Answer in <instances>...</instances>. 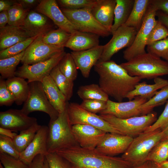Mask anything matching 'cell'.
Returning a JSON list of instances; mask_svg holds the SVG:
<instances>
[{"label":"cell","instance_id":"bcb514c9","mask_svg":"<svg viewBox=\"0 0 168 168\" xmlns=\"http://www.w3.org/2000/svg\"><path fill=\"white\" fill-rule=\"evenodd\" d=\"M107 101L95 100H83L80 104L85 110L91 113L96 114L100 113L106 107Z\"/></svg>","mask_w":168,"mask_h":168},{"label":"cell","instance_id":"6da1fadb","mask_svg":"<svg viewBox=\"0 0 168 168\" xmlns=\"http://www.w3.org/2000/svg\"><path fill=\"white\" fill-rule=\"evenodd\" d=\"M99 76V85L109 96L121 102L141 79L130 76L120 65L110 60L98 61L94 66Z\"/></svg>","mask_w":168,"mask_h":168},{"label":"cell","instance_id":"3957f363","mask_svg":"<svg viewBox=\"0 0 168 168\" xmlns=\"http://www.w3.org/2000/svg\"><path fill=\"white\" fill-rule=\"evenodd\" d=\"M120 65L130 76L141 79H154L168 75V62L149 53L138 55Z\"/></svg>","mask_w":168,"mask_h":168},{"label":"cell","instance_id":"277c9868","mask_svg":"<svg viewBox=\"0 0 168 168\" xmlns=\"http://www.w3.org/2000/svg\"><path fill=\"white\" fill-rule=\"evenodd\" d=\"M67 107L59 113L58 118L50 120L48 127L47 150L48 153L56 152L64 149L79 146L73 134Z\"/></svg>","mask_w":168,"mask_h":168},{"label":"cell","instance_id":"4316f807","mask_svg":"<svg viewBox=\"0 0 168 168\" xmlns=\"http://www.w3.org/2000/svg\"><path fill=\"white\" fill-rule=\"evenodd\" d=\"M7 86L13 95L16 104H22L26 100L29 93V83L22 78L15 76L6 81Z\"/></svg>","mask_w":168,"mask_h":168},{"label":"cell","instance_id":"e0dca14e","mask_svg":"<svg viewBox=\"0 0 168 168\" xmlns=\"http://www.w3.org/2000/svg\"><path fill=\"white\" fill-rule=\"evenodd\" d=\"M36 122V118L25 114L21 110L10 109L0 112V127L13 132H21Z\"/></svg>","mask_w":168,"mask_h":168},{"label":"cell","instance_id":"f907efd6","mask_svg":"<svg viewBox=\"0 0 168 168\" xmlns=\"http://www.w3.org/2000/svg\"><path fill=\"white\" fill-rule=\"evenodd\" d=\"M45 156L38 155L34 158L29 168H43Z\"/></svg>","mask_w":168,"mask_h":168},{"label":"cell","instance_id":"d4e9b609","mask_svg":"<svg viewBox=\"0 0 168 168\" xmlns=\"http://www.w3.org/2000/svg\"><path fill=\"white\" fill-rule=\"evenodd\" d=\"M30 37L22 26H6L0 29V51Z\"/></svg>","mask_w":168,"mask_h":168},{"label":"cell","instance_id":"f35d334b","mask_svg":"<svg viewBox=\"0 0 168 168\" xmlns=\"http://www.w3.org/2000/svg\"><path fill=\"white\" fill-rule=\"evenodd\" d=\"M37 36L30 37L0 51V59L13 57L21 53L26 50Z\"/></svg>","mask_w":168,"mask_h":168},{"label":"cell","instance_id":"6f0895ef","mask_svg":"<svg viewBox=\"0 0 168 168\" xmlns=\"http://www.w3.org/2000/svg\"><path fill=\"white\" fill-rule=\"evenodd\" d=\"M12 131L0 127V135L6 136L13 139L17 134Z\"/></svg>","mask_w":168,"mask_h":168},{"label":"cell","instance_id":"8d00e7d4","mask_svg":"<svg viewBox=\"0 0 168 168\" xmlns=\"http://www.w3.org/2000/svg\"><path fill=\"white\" fill-rule=\"evenodd\" d=\"M7 12L9 17L8 25L18 26H23L30 12L29 10L24 8L16 1Z\"/></svg>","mask_w":168,"mask_h":168},{"label":"cell","instance_id":"2e32d148","mask_svg":"<svg viewBox=\"0 0 168 168\" xmlns=\"http://www.w3.org/2000/svg\"><path fill=\"white\" fill-rule=\"evenodd\" d=\"M133 138L119 133H106L95 149L103 154L110 156L124 153Z\"/></svg>","mask_w":168,"mask_h":168},{"label":"cell","instance_id":"d6986e66","mask_svg":"<svg viewBox=\"0 0 168 168\" xmlns=\"http://www.w3.org/2000/svg\"><path fill=\"white\" fill-rule=\"evenodd\" d=\"M75 139L82 148L94 149L99 143L106 132L92 126L76 124L72 126Z\"/></svg>","mask_w":168,"mask_h":168},{"label":"cell","instance_id":"7dc6e473","mask_svg":"<svg viewBox=\"0 0 168 168\" xmlns=\"http://www.w3.org/2000/svg\"><path fill=\"white\" fill-rule=\"evenodd\" d=\"M0 163L4 168H29L19 159L15 158L7 154L0 153Z\"/></svg>","mask_w":168,"mask_h":168},{"label":"cell","instance_id":"484cf974","mask_svg":"<svg viewBox=\"0 0 168 168\" xmlns=\"http://www.w3.org/2000/svg\"><path fill=\"white\" fill-rule=\"evenodd\" d=\"M154 80L153 84H148L145 82L138 83L126 98L131 100L137 96H141L148 100L155 95L158 90L168 85V80L159 77L154 78Z\"/></svg>","mask_w":168,"mask_h":168},{"label":"cell","instance_id":"681fc988","mask_svg":"<svg viewBox=\"0 0 168 168\" xmlns=\"http://www.w3.org/2000/svg\"><path fill=\"white\" fill-rule=\"evenodd\" d=\"M150 4L157 11L168 15V0H150Z\"/></svg>","mask_w":168,"mask_h":168},{"label":"cell","instance_id":"836d02e7","mask_svg":"<svg viewBox=\"0 0 168 168\" xmlns=\"http://www.w3.org/2000/svg\"><path fill=\"white\" fill-rule=\"evenodd\" d=\"M25 51L16 56L0 59V73L2 77L7 79L15 76L16 68L21 62Z\"/></svg>","mask_w":168,"mask_h":168},{"label":"cell","instance_id":"9a60e30c","mask_svg":"<svg viewBox=\"0 0 168 168\" xmlns=\"http://www.w3.org/2000/svg\"><path fill=\"white\" fill-rule=\"evenodd\" d=\"M35 10L48 17L58 28L71 34L77 30L63 13L56 0H40Z\"/></svg>","mask_w":168,"mask_h":168},{"label":"cell","instance_id":"9c48e42d","mask_svg":"<svg viewBox=\"0 0 168 168\" xmlns=\"http://www.w3.org/2000/svg\"><path fill=\"white\" fill-rule=\"evenodd\" d=\"M156 12L150 3L145 17L133 44L123 52V57L127 61L146 53L145 49L147 40L157 21L156 19Z\"/></svg>","mask_w":168,"mask_h":168},{"label":"cell","instance_id":"1f68e13d","mask_svg":"<svg viewBox=\"0 0 168 168\" xmlns=\"http://www.w3.org/2000/svg\"><path fill=\"white\" fill-rule=\"evenodd\" d=\"M77 93L82 99L95 100L107 101L109 96L103 91L99 85L92 84L81 86Z\"/></svg>","mask_w":168,"mask_h":168},{"label":"cell","instance_id":"d6a6232c","mask_svg":"<svg viewBox=\"0 0 168 168\" xmlns=\"http://www.w3.org/2000/svg\"><path fill=\"white\" fill-rule=\"evenodd\" d=\"M71 34L58 28L52 29L43 35L42 40L46 44L64 48Z\"/></svg>","mask_w":168,"mask_h":168},{"label":"cell","instance_id":"ac0fdd59","mask_svg":"<svg viewBox=\"0 0 168 168\" xmlns=\"http://www.w3.org/2000/svg\"><path fill=\"white\" fill-rule=\"evenodd\" d=\"M48 131V126H41L31 142L20 153L19 159L29 166L37 155L47 154Z\"/></svg>","mask_w":168,"mask_h":168},{"label":"cell","instance_id":"7402d4cb","mask_svg":"<svg viewBox=\"0 0 168 168\" xmlns=\"http://www.w3.org/2000/svg\"><path fill=\"white\" fill-rule=\"evenodd\" d=\"M115 5L116 0H96L91 8L94 17L110 32L114 22Z\"/></svg>","mask_w":168,"mask_h":168},{"label":"cell","instance_id":"ee69618b","mask_svg":"<svg viewBox=\"0 0 168 168\" xmlns=\"http://www.w3.org/2000/svg\"><path fill=\"white\" fill-rule=\"evenodd\" d=\"M45 158L49 168H72L69 162L56 152L48 153Z\"/></svg>","mask_w":168,"mask_h":168},{"label":"cell","instance_id":"f1b7e54d","mask_svg":"<svg viewBox=\"0 0 168 168\" xmlns=\"http://www.w3.org/2000/svg\"><path fill=\"white\" fill-rule=\"evenodd\" d=\"M134 0H116L114 17L111 27V34L125 23L132 10Z\"/></svg>","mask_w":168,"mask_h":168},{"label":"cell","instance_id":"f5cc1de1","mask_svg":"<svg viewBox=\"0 0 168 168\" xmlns=\"http://www.w3.org/2000/svg\"><path fill=\"white\" fill-rule=\"evenodd\" d=\"M156 16L158 20L162 23L168 30V15L163 12L157 11L156 12Z\"/></svg>","mask_w":168,"mask_h":168},{"label":"cell","instance_id":"44dd1931","mask_svg":"<svg viewBox=\"0 0 168 168\" xmlns=\"http://www.w3.org/2000/svg\"><path fill=\"white\" fill-rule=\"evenodd\" d=\"M30 37L43 35L52 30L50 19L36 11L28 13L22 26Z\"/></svg>","mask_w":168,"mask_h":168},{"label":"cell","instance_id":"60d3db41","mask_svg":"<svg viewBox=\"0 0 168 168\" xmlns=\"http://www.w3.org/2000/svg\"><path fill=\"white\" fill-rule=\"evenodd\" d=\"M96 0H58L57 2L62 8L79 9L91 8Z\"/></svg>","mask_w":168,"mask_h":168},{"label":"cell","instance_id":"4dcf8cb0","mask_svg":"<svg viewBox=\"0 0 168 168\" xmlns=\"http://www.w3.org/2000/svg\"><path fill=\"white\" fill-rule=\"evenodd\" d=\"M41 126L36 122L29 128L20 132L19 134L12 139L16 148L20 153L31 142Z\"/></svg>","mask_w":168,"mask_h":168},{"label":"cell","instance_id":"52a82bcc","mask_svg":"<svg viewBox=\"0 0 168 168\" xmlns=\"http://www.w3.org/2000/svg\"><path fill=\"white\" fill-rule=\"evenodd\" d=\"M61 9L77 30L94 34L102 37L112 35L109 30L94 17L91 8L73 9L61 8Z\"/></svg>","mask_w":168,"mask_h":168},{"label":"cell","instance_id":"83f0119b","mask_svg":"<svg viewBox=\"0 0 168 168\" xmlns=\"http://www.w3.org/2000/svg\"><path fill=\"white\" fill-rule=\"evenodd\" d=\"M150 3V0H134L129 16L123 26L134 28L138 31L145 17Z\"/></svg>","mask_w":168,"mask_h":168},{"label":"cell","instance_id":"680465c9","mask_svg":"<svg viewBox=\"0 0 168 168\" xmlns=\"http://www.w3.org/2000/svg\"><path fill=\"white\" fill-rule=\"evenodd\" d=\"M159 168H168V161H166L161 164H157Z\"/></svg>","mask_w":168,"mask_h":168},{"label":"cell","instance_id":"f6af8a7d","mask_svg":"<svg viewBox=\"0 0 168 168\" xmlns=\"http://www.w3.org/2000/svg\"><path fill=\"white\" fill-rule=\"evenodd\" d=\"M15 102L14 96L8 89L4 78L0 77V106H10Z\"/></svg>","mask_w":168,"mask_h":168},{"label":"cell","instance_id":"8fae6325","mask_svg":"<svg viewBox=\"0 0 168 168\" xmlns=\"http://www.w3.org/2000/svg\"><path fill=\"white\" fill-rule=\"evenodd\" d=\"M63 51L45 61L32 64H22L16 73V76L27 80L28 83L34 82H42L49 75L52 70L58 65L66 54Z\"/></svg>","mask_w":168,"mask_h":168},{"label":"cell","instance_id":"11a10c76","mask_svg":"<svg viewBox=\"0 0 168 168\" xmlns=\"http://www.w3.org/2000/svg\"><path fill=\"white\" fill-rule=\"evenodd\" d=\"M9 17L7 11H3L0 13V29L4 27L8 24Z\"/></svg>","mask_w":168,"mask_h":168},{"label":"cell","instance_id":"603a6c76","mask_svg":"<svg viewBox=\"0 0 168 168\" xmlns=\"http://www.w3.org/2000/svg\"><path fill=\"white\" fill-rule=\"evenodd\" d=\"M99 37L94 34L77 30L71 34L65 47L72 51L88 49L99 45Z\"/></svg>","mask_w":168,"mask_h":168},{"label":"cell","instance_id":"ab89813d","mask_svg":"<svg viewBox=\"0 0 168 168\" xmlns=\"http://www.w3.org/2000/svg\"><path fill=\"white\" fill-rule=\"evenodd\" d=\"M147 53L168 62V37L147 46Z\"/></svg>","mask_w":168,"mask_h":168},{"label":"cell","instance_id":"be15d7a7","mask_svg":"<svg viewBox=\"0 0 168 168\" xmlns=\"http://www.w3.org/2000/svg\"></svg>","mask_w":168,"mask_h":168},{"label":"cell","instance_id":"ba28073f","mask_svg":"<svg viewBox=\"0 0 168 168\" xmlns=\"http://www.w3.org/2000/svg\"><path fill=\"white\" fill-rule=\"evenodd\" d=\"M29 94L21 109V111L28 115L33 112H42L49 115L50 120L56 119L59 113L49 101L43 90L41 82H34L29 83Z\"/></svg>","mask_w":168,"mask_h":168},{"label":"cell","instance_id":"5bb4252c","mask_svg":"<svg viewBox=\"0 0 168 168\" xmlns=\"http://www.w3.org/2000/svg\"><path fill=\"white\" fill-rule=\"evenodd\" d=\"M148 100L141 96L125 102H116L109 99L105 109L100 114L110 115L121 119L143 115L141 107Z\"/></svg>","mask_w":168,"mask_h":168},{"label":"cell","instance_id":"db71d44e","mask_svg":"<svg viewBox=\"0 0 168 168\" xmlns=\"http://www.w3.org/2000/svg\"><path fill=\"white\" fill-rule=\"evenodd\" d=\"M16 1V0H0V12L7 11Z\"/></svg>","mask_w":168,"mask_h":168},{"label":"cell","instance_id":"cb8c5ba5","mask_svg":"<svg viewBox=\"0 0 168 168\" xmlns=\"http://www.w3.org/2000/svg\"><path fill=\"white\" fill-rule=\"evenodd\" d=\"M45 94L49 102L59 113L66 108L68 101L50 76L44 78L41 82Z\"/></svg>","mask_w":168,"mask_h":168},{"label":"cell","instance_id":"94428289","mask_svg":"<svg viewBox=\"0 0 168 168\" xmlns=\"http://www.w3.org/2000/svg\"><path fill=\"white\" fill-rule=\"evenodd\" d=\"M43 168H49L48 163L45 157Z\"/></svg>","mask_w":168,"mask_h":168},{"label":"cell","instance_id":"7bdbcfd3","mask_svg":"<svg viewBox=\"0 0 168 168\" xmlns=\"http://www.w3.org/2000/svg\"><path fill=\"white\" fill-rule=\"evenodd\" d=\"M2 153L19 159L20 153L16 148L12 139L0 135V153Z\"/></svg>","mask_w":168,"mask_h":168},{"label":"cell","instance_id":"7c38bea8","mask_svg":"<svg viewBox=\"0 0 168 168\" xmlns=\"http://www.w3.org/2000/svg\"><path fill=\"white\" fill-rule=\"evenodd\" d=\"M138 31L134 28L122 26L112 34L110 40L104 45L103 50L99 61L110 60L115 54L133 44Z\"/></svg>","mask_w":168,"mask_h":168},{"label":"cell","instance_id":"30bf717a","mask_svg":"<svg viewBox=\"0 0 168 168\" xmlns=\"http://www.w3.org/2000/svg\"><path fill=\"white\" fill-rule=\"evenodd\" d=\"M67 109L68 119L72 126L76 124L87 125L100 129L106 133L122 134L100 115L87 111L77 103L68 102Z\"/></svg>","mask_w":168,"mask_h":168},{"label":"cell","instance_id":"74e56055","mask_svg":"<svg viewBox=\"0 0 168 168\" xmlns=\"http://www.w3.org/2000/svg\"><path fill=\"white\" fill-rule=\"evenodd\" d=\"M58 66L61 72L69 79L73 82L76 79L78 68L71 53H66Z\"/></svg>","mask_w":168,"mask_h":168},{"label":"cell","instance_id":"5b68a950","mask_svg":"<svg viewBox=\"0 0 168 168\" xmlns=\"http://www.w3.org/2000/svg\"><path fill=\"white\" fill-rule=\"evenodd\" d=\"M164 130L157 129L143 132L133 138L121 157L133 166L140 165L146 161L147 158L153 147L163 138Z\"/></svg>","mask_w":168,"mask_h":168},{"label":"cell","instance_id":"6125c7cd","mask_svg":"<svg viewBox=\"0 0 168 168\" xmlns=\"http://www.w3.org/2000/svg\"><path fill=\"white\" fill-rule=\"evenodd\" d=\"M167 161H168V160H167Z\"/></svg>","mask_w":168,"mask_h":168},{"label":"cell","instance_id":"f546056e","mask_svg":"<svg viewBox=\"0 0 168 168\" xmlns=\"http://www.w3.org/2000/svg\"><path fill=\"white\" fill-rule=\"evenodd\" d=\"M49 75L65 96L67 100H69L73 95V82L69 79L61 72L58 65L52 70Z\"/></svg>","mask_w":168,"mask_h":168},{"label":"cell","instance_id":"e575fe53","mask_svg":"<svg viewBox=\"0 0 168 168\" xmlns=\"http://www.w3.org/2000/svg\"><path fill=\"white\" fill-rule=\"evenodd\" d=\"M168 100V85L157 91L153 97L141 105L142 115L151 113L154 107L164 104Z\"/></svg>","mask_w":168,"mask_h":168},{"label":"cell","instance_id":"7a4b0ae2","mask_svg":"<svg viewBox=\"0 0 168 168\" xmlns=\"http://www.w3.org/2000/svg\"><path fill=\"white\" fill-rule=\"evenodd\" d=\"M56 153L67 160L72 168H133V166L121 157L105 155L95 149L80 146L60 150Z\"/></svg>","mask_w":168,"mask_h":168},{"label":"cell","instance_id":"8992f818","mask_svg":"<svg viewBox=\"0 0 168 168\" xmlns=\"http://www.w3.org/2000/svg\"><path fill=\"white\" fill-rule=\"evenodd\" d=\"M99 115L122 134L133 138L144 132L157 119V113L154 112L126 119H120L108 114Z\"/></svg>","mask_w":168,"mask_h":168},{"label":"cell","instance_id":"d590c367","mask_svg":"<svg viewBox=\"0 0 168 168\" xmlns=\"http://www.w3.org/2000/svg\"><path fill=\"white\" fill-rule=\"evenodd\" d=\"M168 160V138L158 143L149 153L146 160L159 164Z\"/></svg>","mask_w":168,"mask_h":168},{"label":"cell","instance_id":"91938a15","mask_svg":"<svg viewBox=\"0 0 168 168\" xmlns=\"http://www.w3.org/2000/svg\"><path fill=\"white\" fill-rule=\"evenodd\" d=\"M164 130V135L162 140L168 138V126Z\"/></svg>","mask_w":168,"mask_h":168},{"label":"cell","instance_id":"b9f144b4","mask_svg":"<svg viewBox=\"0 0 168 168\" xmlns=\"http://www.w3.org/2000/svg\"><path fill=\"white\" fill-rule=\"evenodd\" d=\"M168 37V30L160 21L157 22L152 29L147 41V46Z\"/></svg>","mask_w":168,"mask_h":168},{"label":"cell","instance_id":"c3c4849f","mask_svg":"<svg viewBox=\"0 0 168 168\" xmlns=\"http://www.w3.org/2000/svg\"><path fill=\"white\" fill-rule=\"evenodd\" d=\"M168 126V100L164 109L156 121L148 127L144 132H152L157 129L163 130Z\"/></svg>","mask_w":168,"mask_h":168},{"label":"cell","instance_id":"4fadbf2b","mask_svg":"<svg viewBox=\"0 0 168 168\" xmlns=\"http://www.w3.org/2000/svg\"><path fill=\"white\" fill-rule=\"evenodd\" d=\"M42 35L38 36L25 51L21 62L32 65L47 60L64 51V48L48 44L43 40Z\"/></svg>","mask_w":168,"mask_h":168},{"label":"cell","instance_id":"9f6ffc18","mask_svg":"<svg viewBox=\"0 0 168 168\" xmlns=\"http://www.w3.org/2000/svg\"><path fill=\"white\" fill-rule=\"evenodd\" d=\"M133 168H159L158 165L152 161H147L142 164L134 166Z\"/></svg>","mask_w":168,"mask_h":168},{"label":"cell","instance_id":"816d5d0a","mask_svg":"<svg viewBox=\"0 0 168 168\" xmlns=\"http://www.w3.org/2000/svg\"><path fill=\"white\" fill-rule=\"evenodd\" d=\"M17 2L20 4L25 9L29 10L37 6L40 0H18Z\"/></svg>","mask_w":168,"mask_h":168},{"label":"cell","instance_id":"ffe728a7","mask_svg":"<svg viewBox=\"0 0 168 168\" xmlns=\"http://www.w3.org/2000/svg\"><path fill=\"white\" fill-rule=\"evenodd\" d=\"M103 48L104 45H99L86 50L71 52L77 68L84 77H89L91 68L100 58Z\"/></svg>","mask_w":168,"mask_h":168}]
</instances>
